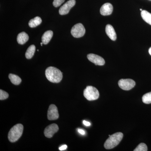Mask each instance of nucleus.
<instances>
[{
    "label": "nucleus",
    "mask_w": 151,
    "mask_h": 151,
    "mask_svg": "<svg viewBox=\"0 0 151 151\" xmlns=\"http://www.w3.org/2000/svg\"><path fill=\"white\" fill-rule=\"evenodd\" d=\"M84 97L89 101L97 100L100 96L99 91L94 86H87L84 91Z\"/></svg>",
    "instance_id": "20e7f679"
},
{
    "label": "nucleus",
    "mask_w": 151,
    "mask_h": 151,
    "mask_svg": "<svg viewBox=\"0 0 151 151\" xmlns=\"http://www.w3.org/2000/svg\"><path fill=\"white\" fill-rule=\"evenodd\" d=\"M59 129L58 126L56 124H52L47 126L44 130V135L46 137L50 138Z\"/></svg>",
    "instance_id": "1a4fd4ad"
},
{
    "label": "nucleus",
    "mask_w": 151,
    "mask_h": 151,
    "mask_svg": "<svg viewBox=\"0 0 151 151\" xmlns=\"http://www.w3.org/2000/svg\"><path fill=\"white\" fill-rule=\"evenodd\" d=\"M36 47L35 45H30L28 48L25 53V57L28 59H31L32 58L35 52Z\"/></svg>",
    "instance_id": "dca6fc26"
},
{
    "label": "nucleus",
    "mask_w": 151,
    "mask_h": 151,
    "mask_svg": "<svg viewBox=\"0 0 151 151\" xmlns=\"http://www.w3.org/2000/svg\"><path fill=\"white\" fill-rule=\"evenodd\" d=\"M83 123L85 126H87V127L90 126V123L89 122H86V121H83Z\"/></svg>",
    "instance_id": "b1692460"
},
{
    "label": "nucleus",
    "mask_w": 151,
    "mask_h": 151,
    "mask_svg": "<svg viewBox=\"0 0 151 151\" xmlns=\"http://www.w3.org/2000/svg\"><path fill=\"white\" fill-rule=\"evenodd\" d=\"M87 58L89 61L94 63L95 65H103L105 64V60L99 55L94 54H89L87 55Z\"/></svg>",
    "instance_id": "9d476101"
},
{
    "label": "nucleus",
    "mask_w": 151,
    "mask_h": 151,
    "mask_svg": "<svg viewBox=\"0 0 151 151\" xmlns=\"http://www.w3.org/2000/svg\"><path fill=\"white\" fill-rule=\"evenodd\" d=\"M85 28L81 23H78L73 26L71 29V34L73 37L80 38L82 37L85 33Z\"/></svg>",
    "instance_id": "39448f33"
},
{
    "label": "nucleus",
    "mask_w": 151,
    "mask_h": 151,
    "mask_svg": "<svg viewBox=\"0 0 151 151\" xmlns=\"http://www.w3.org/2000/svg\"><path fill=\"white\" fill-rule=\"evenodd\" d=\"M78 132L80 133V134L82 135H84L85 134V131L84 130L80 129H78Z\"/></svg>",
    "instance_id": "393cba45"
},
{
    "label": "nucleus",
    "mask_w": 151,
    "mask_h": 151,
    "mask_svg": "<svg viewBox=\"0 0 151 151\" xmlns=\"http://www.w3.org/2000/svg\"><path fill=\"white\" fill-rule=\"evenodd\" d=\"M148 150L147 147L145 143H140L138 145L134 151H147Z\"/></svg>",
    "instance_id": "aec40b11"
},
{
    "label": "nucleus",
    "mask_w": 151,
    "mask_h": 151,
    "mask_svg": "<svg viewBox=\"0 0 151 151\" xmlns=\"http://www.w3.org/2000/svg\"><path fill=\"white\" fill-rule=\"evenodd\" d=\"M67 147V145H63L61 146V147H60L59 149L60 151H63L64 150H66Z\"/></svg>",
    "instance_id": "5701e85b"
},
{
    "label": "nucleus",
    "mask_w": 151,
    "mask_h": 151,
    "mask_svg": "<svg viewBox=\"0 0 151 151\" xmlns=\"http://www.w3.org/2000/svg\"><path fill=\"white\" fill-rule=\"evenodd\" d=\"M59 118L58 110L56 106L53 104L50 105L47 111V119L49 120H55Z\"/></svg>",
    "instance_id": "6e6552de"
},
{
    "label": "nucleus",
    "mask_w": 151,
    "mask_h": 151,
    "mask_svg": "<svg viewBox=\"0 0 151 151\" xmlns=\"http://www.w3.org/2000/svg\"><path fill=\"white\" fill-rule=\"evenodd\" d=\"M9 77L10 80L12 83L14 85H17L20 84L22 81L21 78H20L19 76L12 73H10L9 75Z\"/></svg>",
    "instance_id": "f3484780"
},
{
    "label": "nucleus",
    "mask_w": 151,
    "mask_h": 151,
    "mask_svg": "<svg viewBox=\"0 0 151 151\" xmlns=\"http://www.w3.org/2000/svg\"><path fill=\"white\" fill-rule=\"evenodd\" d=\"M119 86L121 89L124 90H129L134 88L136 83L132 79H121L118 82Z\"/></svg>",
    "instance_id": "423d86ee"
},
{
    "label": "nucleus",
    "mask_w": 151,
    "mask_h": 151,
    "mask_svg": "<svg viewBox=\"0 0 151 151\" xmlns=\"http://www.w3.org/2000/svg\"><path fill=\"white\" fill-rule=\"evenodd\" d=\"M140 11H142V9H140Z\"/></svg>",
    "instance_id": "cd10ccee"
},
{
    "label": "nucleus",
    "mask_w": 151,
    "mask_h": 151,
    "mask_svg": "<svg viewBox=\"0 0 151 151\" xmlns=\"http://www.w3.org/2000/svg\"><path fill=\"white\" fill-rule=\"evenodd\" d=\"M141 16L143 19L151 25V14L146 10H142L141 12Z\"/></svg>",
    "instance_id": "a211bd4d"
},
{
    "label": "nucleus",
    "mask_w": 151,
    "mask_h": 151,
    "mask_svg": "<svg viewBox=\"0 0 151 151\" xmlns=\"http://www.w3.org/2000/svg\"><path fill=\"white\" fill-rule=\"evenodd\" d=\"M43 43H42V42H41L40 43V44H41V46H42V44H43Z\"/></svg>",
    "instance_id": "bb28decb"
},
{
    "label": "nucleus",
    "mask_w": 151,
    "mask_h": 151,
    "mask_svg": "<svg viewBox=\"0 0 151 151\" xmlns=\"http://www.w3.org/2000/svg\"><path fill=\"white\" fill-rule=\"evenodd\" d=\"M42 22V20L40 17H36L29 21V26L31 28L37 27Z\"/></svg>",
    "instance_id": "2eb2a0df"
},
{
    "label": "nucleus",
    "mask_w": 151,
    "mask_h": 151,
    "mask_svg": "<svg viewBox=\"0 0 151 151\" xmlns=\"http://www.w3.org/2000/svg\"><path fill=\"white\" fill-rule=\"evenodd\" d=\"M45 74L47 80L52 83H59L62 79V72L55 67L50 66L47 68Z\"/></svg>",
    "instance_id": "f257e3e1"
},
{
    "label": "nucleus",
    "mask_w": 151,
    "mask_h": 151,
    "mask_svg": "<svg viewBox=\"0 0 151 151\" xmlns=\"http://www.w3.org/2000/svg\"><path fill=\"white\" fill-rule=\"evenodd\" d=\"M142 100L145 104H149L151 103V92L146 93L143 95Z\"/></svg>",
    "instance_id": "6ab92c4d"
},
{
    "label": "nucleus",
    "mask_w": 151,
    "mask_h": 151,
    "mask_svg": "<svg viewBox=\"0 0 151 151\" xmlns=\"http://www.w3.org/2000/svg\"><path fill=\"white\" fill-rule=\"evenodd\" d=\"M29 39L28 35L25 32H22L19 34L17 37V41L19 44L24 45Z\"/></svg>",
    "instance_id": "ddd939ff"
},
{
    "label": "nucleus",
    "mask_w": 151,
    "mask_h": 151,
    "mask_svg": "<svg viewBox=\"0 0 151 151\" xmlns=\"http://www.w3.org/2000/svg\"><path fill=\"white\" fill-rule=\"evenodd\" d=\"M105 32L109 37L113 41H115L117 39V35L114 28L111 24H108L105 28Z\"/></svg>",
    "instance_id": "f8f14e48"
},
{
    "label": "nucleus",
    "mask_w": 151,
    "mask_h": 151,
    "mask_svg": "<svg viewBox=\"0 0 151 151\" xmlns=\"http://www.w3.org/2000/svg\"><path fill=\"white\" fill-rule=\"evenodd\" d=\"M149 53H150V55H151V47L149 49Z\"/></svg>",
    "instance_id": "a878e982"
},
{
    "label": "nucleus",
    "mask_w": 151,
    "mask_h": 151,
    "mask_svg": "<svg viewBox=\"0 0 151 151\" xmlns=\"http://www.w3.org/2000/svg\"><path fill=\"white\" fill-rule=\"evenodd\" d=\"M9 96V94L7 92L2 89L0 90V100H6L7 98H8Z\"/></svg>",
    "instance_id": "412c9836"
},
{
    "label": "nucleus",
    "mask_w": 151,
    "mask_h": 151,
    "mask_svg": "<svg viewBox=\"0 0 151 151\" xmlns=\"http://www.w3.org/2000/svg\"><path fill=\"white\" fill-rule=\"evenodd\" d=\"M113 6L110 3H105L100 8V12L103 16L110 15L113 12Z\"/></svg>",
    "instance_id": "9b49d317"
},
{
    "label": "nucleus",
    "mask_w": 151,
    "mask_h": 151,
    "mask_svg": "<svg viewBox=\"0 0 151 151\" xmlns=\"http://www.w3.org/2000/svg\"><path fill=\"white\" fill-rule=\"evenodd\" d=\"M64 1L65 0H54L52 4L54 7H58L61 5Z\"/></svg>",
    "instance_id": "4be33fe9"
},
{
    "label": "nucleus",
    "mask_w": 151,
    "mask_h": 151,
    "mask_svg": "<svg viewBox=\"0 0 151 151\" xmlns=\"http://www.w3.org/2000/svg\"><path fill=\"white\" fill-rule=\"evenodd\" d=\"M123 133L117 132L113 134L110 135L109 137L105 141L104 147L107 150H110L118 145L123 138Z\"/></svg>",
    "instance_id": "f03ea898"
},
{
    "label": "nucleus",
    "mask_w": 151,
    "mask_h": 151,
    "mask_svg": "<svg viewBox=\"0 0 151 151\" xmlns=\"http://www.w3.org/2000/svg\"><path fill=\"white\" fill-rule=\"evenodd\" d=\"M23 126L17 124L14 126L10 130L8 134V139L11 142H14L19 139L22 134Z\"/></svg>",
    "instance_id": "7ed1b4c3"
},
{
    "label": "nucleus",
    "mask_w": 151,
    "mask_h": 151,
    "mask_svg": "<svg viewBox=\"0 0 151 151\" xmlns=\"http://www.w3.org/2000/svg\"><path fill=\"white\" fill-rule=\"evenodd\" d=\"M53 36L52 31L48 30L44 33L42 37V41L43 44H47L50 42Z\"/></svg>",
    "instance_id": "4468645a"
},
{
    "label": "nucleus",
    "mask_w": 151,
    "mask_h": 151,
    "mask_svg": "<svg viewBox=\"0 0 151 151\" xmlns=\"http://www.w3.org/2000/svg\"><path fill=\"white\" fill-rule=\"evenodd\" d=\"M76 4L75 0H69L60 8L59 13L61 15L67 14L70 12V9Z\"/></svg>",
    "instance_id": "0eeeda50"
}]
</instances>
